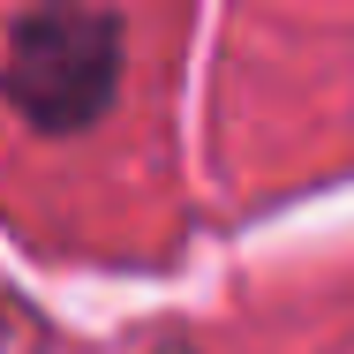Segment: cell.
I'll list each match as a JSON object with an SVG mask.
<instances>
[{"label": "cell", "mask_w": 354, "mask_h": 354, "mask_svg": "<svg viewBox=\"0 0 354 354\" xmlns=\"http://www.w3.org/2000/svg\"><path fill=\"white\" fill-rule=\"evenodd\" d=\"M121 91V23L83 0H38L8 30V98L30 129H91Z\"/></svg>", "instance_id": "1"}, {"label": "cell", "mask_w": 354, "mask_h": 354, "mask_svg": "<svg viewBox=\"0 0 354 354\" xmlns=\"http://www.w3.org/2000/svg\"><path fill=\"white\" fill-rule=\"evenodd\" d=\"M158 354H189V347H158Z\"/></svg>", "instance_id": "2"}]
</instances>
